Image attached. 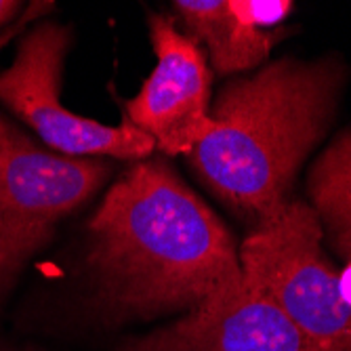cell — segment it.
I'll use <instances>...</instances> for the list:
<instances>
[{"instance_id": "obj_4", "label": "cell", "mask_w": 351, "mask_h": 351, "mask_svg": "<svg viewBox=\"0 0 351 351\" xmlns=\"http://www.w3.org/2000/svg\"><path fill=\"white\" fill-rule=\"evenodd\" d=\"M110 175L106 158L53 152L0 112V303L59 223L88 202Z\"/></svg>"}, {"instance_id": "obj_6", "label": "cell", "mask_w": 351, "mask_h": 351, "mask_svg": "<svg viewBox=\"0 0 351 351\" xmlns=\"http://www.w3.org/2000/svg\"><path fill=\"white\" fill-rule=\"evenodd\" d=\"M156 68L124 104L126 120L167 156H189L210 131L213 70L204 49L167 15H149Z\"/></svg>"}, {"instance_id": "obj_11", "label": "cell", "mask_w": 351, "mask_h": 351, "mask_svg": "<svg viewBox=\"0 0 351 351\" xmlns=\"http://www.w3.org/2000/svg\"><path fill=\"white\" fill-rule=\"evenodd\" d=\"M339 291H341L343 301L351 307V261H347L345 269L339 276Z\"/></svg>"}, {"instance_id": "obj_9", "label": "cell", "mask_w": 351, "mask_h": 351, "mask_svg": "<svg viewBox=\"0 0 351 351\" xmlns=\"http://www.w3.org/2000/svg\"><path fill=\"white\" fill-rule=\"evenodd\" d=\"M307 194L322 236L341 259L351 261V129L339 133L315 158Z\"/></svg>"}, {"instance_id": "obj_12", "label": "cell", "mask_w": 351, "mask_h": 351, "mask_svg": "<svg viewBox=\"0 0 351 351\" xmlns=\"http://www.w3.org/2000/svg\"><path fill=\"white\" fill-rule=\"evenodd\" d=\"M21 5L13 3V0H0V27H5L15 15H19Z\"/></svg>"}, {"instance_id": "obj_10", "label": "cell", "mask_w": 351, "mask_h": 351, "mask_svg": "<svg viewBox=\"0 0 351 351\" xmlns=\"http://www.w3.org/2000/svg\"><path fill=\"white\" fill-rule=\"evenodd\" d=\"M228 3L242 23L259 29L284 21L293 11V3L286 0H228Z\"/></svg>"}, {"instance_id": "obj_8", "label": "cell", "mask_w": 351, "mask_h": 351, "mask_svg": "<svg viewBox=\"0 0 351 351\" xmlns=\"http://www.w3.org/2000/svg\"><path fill=\"white\" fill-rule=\"evenodd\" d=\"M173 7L189 36L206 47L204 53L217 74H238L259 66L274 47L269 32L242 23L228 0H177Z\"/></svg>"}, {"instance_id": "obj_1", "label": "cell", "mask_w": 351, "mask_h": 351, "mask_svg": "<svg viewBox=\"0 0 351 351\" xmlns=\"http://www.w3.org/2000/svg\"><path fill=\"white\" fill-rule=\"evenodd\" d=\"M84 265L114 322L185 315L244 278L228 228L160 158L135 162L108 189L88 219Z\"/></svg>"}, {"instance_id": "obj_2", "label": "cell", "mask_w": 351, "mask_h": 351, "mask_svg": "<svg viewBox=\"0 0 351 351\" xmlns=\"http://www.w3.org/2000/svg\"><path fill=\"white\" fill-rule=\"evenodd\" d=\"M337 59L284 57L221 88L210 131L191 149L198 179L230 210L261 226L291 202L295 177L337 112Z\"/></svg>"}, {"instance_id": "obj_5", "label": "cell", "mask_w": 351, "mask_h": 351, "mask_svg": "<svg viewBox=\"0 0 351 351\" xmlns=\"http://www.w3.org/2000/svg\"><path fill=\"white\" fill-rule=\"evenodd\" d=\"M70 45L68 25L43 21L32 27L21 38L11 66L0 70V106L27 124L53 152L135 162L149 158L156 143L133 122L104 124L61 104V74Z\"/></svg>"}, {"instance_id": "obj_3", "label": "cell", "mask_w": 351, "mask_h": 351, "mask_svg": "<svg viewBox=\"0 0 351 351\" xmlns=\"http://www.w3.org/2000/svg\"><path fill=\"white\" fill-rule=\"evenodd\" d=\"M313 208L291 200L238 248L244 280L271 299L317 351H351V307L322 248Z\"/></svg>"}, {"instance_id": "obj_7", "label": "cell", "mask_w": 351, "mask_h": 351, "mask_svg": "<svg viewBox=\"0 0 351 351\" xmlns=\"http://www.w3.org/2000/svg\"><path fill=\"white\" fill-rule=\"evenodd\" d=\"M244 276V274H242ZM122 351H317L280 307L242 282L221 289L171 326L129 341Z\"/></svg>"}]
</instances>
